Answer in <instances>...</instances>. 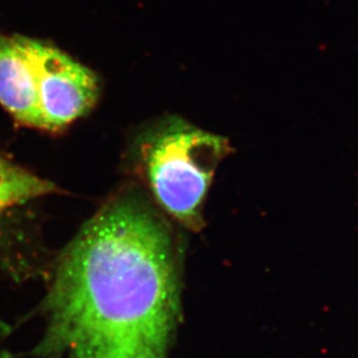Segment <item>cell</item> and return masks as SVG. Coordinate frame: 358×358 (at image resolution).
I'll return each mask as SVG.
<instances>
[{
  "mask_svg": "<svg viewBox=\"0 0 358 358\" xmlns=\"http://www.w3.org/2000/svg\"><path fill=\"white\" fill-rule=\"evenodd\" d=\"M54 190L50 182L0 158V213Z\"/></svg>",
  "mask_w": 358,
  "mask_h": 358,
  "instance_id": "cell-5",
  "label": "cell"
},
{
  "mask_svg": "<svg viewBox=\"0 0 358 358\" xmlns=\"http://www.w3.org/2000/svg\"><path fill=\"white\" fill-rule=\"evenodd\" d=\"M69 350L71 358H165L166 347L141 342H87Z\"/></svg>",
  "mask_w": 358,
  "mask_h": 358,
  "instance_id": "cell-6",
  "label": "cell"
},
{
  "mask_svg": "<svg viewBox=\"0 0 358 358\" xmlns=\"http://www.w3.org/2000/svg\"><path fill=\"white\" fill-rule=\"evenodd\" d=\"M38 79L42 129L57 130L86 115L98 101L94 72L57 48L26 38Z\"/></svg>",
  "mask_w": 358,
  "mask_h": 358,
  "instance_id": "cell-3",
  "label": "cell"
},
{
  "mask_svg": "<svg viewBox=\"0 0 358 358\" xmlns=\"http://www.w3.org/2000/svg\"><path fill=\"white\" fill-rule=\"evenodd\" d=\"M139 152L157 202L189 230L202 227L203 206L230 141L179 116L162 117L142 135Z\"/></svg>",
  "mask_w": 358,
  "mask_h": 358,
  "instance_id": "cell-2",
  "label": "cell"
},
{
  "mask_svg": "<svg viewBox=\"0 0 358 358\" xmlns=\"http://www.w3.org/2000/svg\"><path fill=\"white\" fill-rule=\"evenodd\" d=\"M178 292L165 227L141 203L102 209L58 264L48 301L50 341L58 349L87 342L167 347Z\"/></svg>",
  "mask_w": 358,
  "mask_h": 358,
  "instance_id": "cell-1",
  "label": "cell"
},
{
  "mask_svg": "<svg viewBox=\"0 0 358 358\" xmlns=\"http://www.w3.org/2000/svg\"><path fill=\"white\" fill-rule=\"evenodd\" d=\"M0 105L22 124L42 129L36 72L21 35L0 34Z\"/></svg>",
  "mask_w": 358,
  "mask_h": 358,
  "instance_id": "cell-4",
  "label": "cell"
}]
</instances>
